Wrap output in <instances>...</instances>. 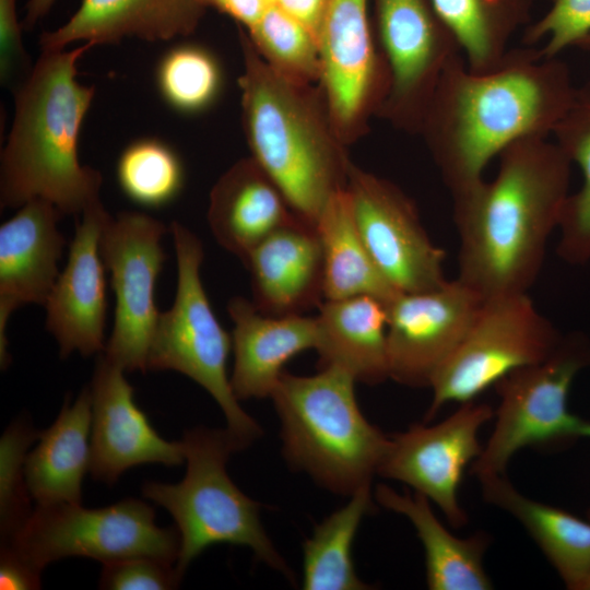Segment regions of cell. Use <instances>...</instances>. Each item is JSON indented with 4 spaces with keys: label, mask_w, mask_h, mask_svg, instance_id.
<instances>
[{
    "label": "cell",
    "mask_w": 590,
    "mask_h": 590,
    "mask_svg": "<svg viewBox=\"0 0 590 590\" xmlns=\"http://www.w3.org/2000/svg\"><path fill=\"white\" fill-rule=\"evenodd\" d=\"M376 502L406 517L413 524L425 553L426 583L432 590H488L493 583L483 565L489 545L487 533L461 539L453 535L434 515L429 499L414 492L400 494L378 484Z\"/></svg>",
    "instance_id": "obj_26"
},
{
    "label": "cell",
    "mask_w": 590,
    "mask_h": 590,
    "mask_svg": "<svg viewBox=\"0 0 590 590\" xmlns=\"http://www.w3.org/2000/svg\"><path fill=\"white\" fill-rule=\"evenodd\" d=\"M164 101L178 111L193 114L208 108L222 85L219 62L206 49L182 44L169 49L156 69Z\"/></svg>",
    "instance_id": "obj_33"
},
{
    "label": "cell",
    "mask_w": 590,
    "mask_h": 590,
    "mask_svg": "<svg viewBox=\"0 0 590 590\" xmlns=\"http://www.w3.org/2000/svg\"><path fill=\"white\" fill-rule=\"evenodd\" d=\"M374 507L371 487L367 484L315 528L303 545V589H371L355 573L352 544L362 519Z\"/></svg>",
    "instance_id": "obj_30"
},
{
    "label": "cell",
    "mask_w": 590,
    "mask_h": 590,
    "mask_svg": "<svg viewBox=\"0 0 590 590\" xmlns=\"http://www.w3.org/2000/svg\"><path fill=\"white\" fill-rule=\"evenodd\" d=\"M498 157L494 179L452 199L457 279L483 299L528 293L569 194L571 162L546 137L520 139Z\"/></svg>",
    "instance_id": "obj_2"
},
{
    "label": "cell",
    "mask_w": 590,
    "mask_h": 590,
    "mask_svg": "<svg viewBox=\"0 0 590 590\" xmlns=\"http://www.w3.org/2000/svg\"><path fill=\"white\" fill-rule=\"evenodd\" d=\"M430 1L474 72L489 71L504 61L515 34L531 23L533 8V0Z\"/></svg>",
    "instance_id": "obj_29"
},
{
    "label": "cell",
    "mask_w": 590,
    "mask_h": 590,
    "mask_svg": "<svg viewBox=\"0 0 590 590\" xmlns=\"http://www.w3.org/2000/svg\"><path fill=\"white\" fill-rule=\"evenodd\" d=\"M355 382L334 365L311 376L283 371L270 397L287 463L321 487L350 496L371 484L390 439L362 413Z\"/></svg>",
    "instance_id": "obj_5"
},
{
    "label": "cell",
    "mask_w": 590,
    "mask_h": 590,
    "mask_svg": "<svg viewBox=\"0 0 590 590\" xmlns=\"http://www.w3.org/2000/svg\"><path fill=\"white\" fill-rule=\"evenodd\" d=\"M116 173L126 197L149 209H158L175 200L185 181L177 153L152 138L130 143L118 158Z\"/></svg>",
    "instance_id": "obj_32"
},
{
    "label": "cell",
    "mask_w": 590,
    "mask_h": 590,
    "mask_svg": "<svg viewBox=\"0 0 590 590\" xmlns=\"http://www.w3.org/2000/svg\"><path fill=\"white\" fill-rule=\"evenodd\" d=\"M187 470L175 484L145 482L144 497L165 508L179 534L175 568L184 578L190 563L220 543L249 547L256 557L290 581L295 576L274 547L260 520V504L231 480L226 463L243 446L227 429L198 426L181 439Z\"/></svg>",
    "instance_id": "obj_6"
},
{
    "label": "cell",
    "mask_w": 590,
    "mask_h": 590,
    "mask_svg": "<svg viewBox=\"0 0 590 590\" xmlns=\"http://www.w3.org/2000/svg\"><path fill=\"white\" fill-rule=\"evenodd\" d=\"M76 223L68 261L45 304L46 327L59 345L61 358L105 351L107 292L101 234L108 212L101 199L90 204Z\"/></svg>",
    "instance_id": "obj_18"
},
{
    "label": "cell",
    "mask_w": 590,
    "mask_h": 590,
    "mask_svg": "<svg viewBox=\"0 0 590 590\" xmlns=\"http://www.w3.org/2000/svg\"><path fill=\"white\" fill-rule=\"evenodd\" d=\"M91 43L73 49L42 50L14 92V118L1 154L2 208H21L33 199L59 212L80 215L99 200L102 175L79 161L83 120L94 87L81 84L76 62Z\"/></svg>",
    "instance_id": "obj_3"
},
{
    "label": "cell",
    "mask_w": 590,
    "mask_h": 590,
    "mask_svg": "<svg viewBox=\"0 0 590 590\" xmlns=\"http://www.w3.org/2000/svg\"><path fill=\"white\" fill-rule=\"evenodd\" d=\"M579 47L590 48V35L580 44Z\"/></svg>",
    "instance_id": "obj_43"
},
{
    "label": "cell",
    "mask_w": 590,
    "mask_h": 590,
    "mask_svg": "<svg viewBox=\"0 0 590 590\" xmlns=\"http://www.w3.org/2000/svg\"><path fill=\"white\" fill-rule=\"evenodd\" d=\"M201 2L205 8L212 7L247 28L255 25L270 5L267 0H201Z\"/></svg>",
    "instance_id": "obj_41"
},
{
    "label": "cell",
    "mask_w": 590,
    "mask_h": 590,
    "mask_svg": "<svg viewBox=\"0 0 590 590\" xmlns=\"http://www.w3.org/2000/svg\"><path fill=\"white\" fill-rule=\"evenodd\" d=\"M248 31L256 50L286 78L303 83L320 74L315 36L276 4H270Z\"/></svg>",
    "instance_id": "obj_34"
},
{
    "label": "cell",
    "mask_w": 590,
    "mask_h": 590,
    "mask_svg": "<svg viewBox=\"0 0 590 590\" xmlns=\"http://www.w3.org/2000/svg\"><path fill=\"white\" fill-rule=\"evenodd\" d=\"M479 480L483 498L523 526L566 587L583 590L590 577V523L524 496L505 474Z\"/></svg>",
    "instance_id": "obj_27"
},
{
    "label": "cell",
    "mask_w": 590,
    "mask_h": 590,
    "mask_svg": "<svg viewBox=\"0 0 590 590\" xmlns=\"http://www.w3.org/2000/svg\"><path fill=\"white\" fill-rule=\"evenodd\" d=\"M589 35L590 0H552L551 9L524 28L522 43L532 47L547 38L540 54L555 58L567 47L580 46Z\"/></svg>",
    "instance_id": "obj_36"
},
{
    "label": "cell",
    "mask_w": 590,
    "mask_h": 590,
    "mask_svg": "<svg viewBox=\"0 0 590 590\" xmlns=\"http://www.w3.org/2000/svg\"><path fill=\"white\" fill-rule=\"evenodd\" d=\"M167 228L141 213L106 219L101 253L115 293V318L104 356L126 371L148 370V356L160 311L155 287L165 261L162 238Z\"/></svg>",
    "instance_id": "obj_11"
},
{
    "label": "cell",
    "mask_w": 590,
    "mask_h": 590,
    "mask_svg": "<svg viewBox=\"0 0 590 590\" xmlns=\"http://www.w3.org/2000/svg\"><path fill=\"white\" fill-rule=\"evenodd\" d=\"M56 0H28L26 3L25 16L22 21L24 30H32L37 22L44 17Z\"/></svg>",
    "instance_id": "obj_42"
},
{
    "label": "cell",
    "mask_w": 590,
    "mask_h": 590,
    "mask_svg": "<svg viewBox=\"0 0 590 590\" xmlns=\"http://www.w3.org/2000/svg\"><path fill=\"white\" fill-rule=\"evenodd\" d=\"M169 231L177 262L176 295L173 306L160 314L148 370H176L200 385L220 405L226 429L245 449L262 430L239 405L227 375L232 335L217 320L201 281L202 243L179 222H173Z\"/></svg>",
    "instance_id": "obj_7"
},
{
    "label": "cell",
    "mask_w": 590,
    "mask_h": 590,
    "mask_svg": "<svg viewBox=\"0 0 590 590\" xmlns=\"http://www.w3.org/2000/svg\"><path fill=\"white\" fill-rule=\"evenodd\" d=\"M40 570L35 568L14 550L1 545L0 550V589L36 590L40 589Z\"/></svg>",
    "instance_id": "obj_39"
},
{
    "label": "cell",
    "mask_w": 590,
    "mask_h": 590,
    "mask_svg": "<svg viewBox=\"0 0 590 590\" xmlns=\"http://www.w3.org/2000/svg\"><path fill=\"white\" fill-rule=\"evenodd\" d=\"M227 309L234 323L231 384L238 400L271 397L284 365L318 346L316 316H269L240 296L233 297Z\"/></svg>",
    "instance_id": "obj_21"
},
{
    "label": "cell",
    "mask_w": 590,
    "mask_h": 590,
    "mask_svg": "<svg viewBox=\"0 0 590 590\" xmlns=\"http://www.w3.org/2000/svg\"><path fill=\"white\" fill-rule=\"evenodd\" d=\"M8 545L38 570L72 556L108 563L146 556L176 564L179 534L161 528L154 509L135 498L101 508L81 504L36 506Z\"/></svg>",
    "instance_id": "obj_9"
},
{
    "label": "cell",
    "mask_w": 590,
    "mask_h": 590,
    "mask_svg": "<svg viewBox=\"0 0 590 590\" xmlns=\"http://www.w3.org/2000/svg\"><path fill=\"white\" fill-rule=\"evenodd\" d=\"M494 417L491 405L461 403L441 422L415 424L390 436L377 474L408 484L433 502L455 528L468 522L458 489L464 469L481 455V427Z\"/></svg>",
    "instance_id": "obj_14"
},
{
    "label": "cell",
    "mask_w": 590,
    "mask_h": 590,
    "mask_svg": "<svg viewBox=\"0 0 590 590\" xmlns=\"http://www.w3.org/2000/svg\"><path fill=\"white\" fill-rule=\"evenodd\" d=\"M240 43L243 122L252 158L292 211L315 226L331 196L346 185L350 163L302 83L272 68L244 33Z\"/></svg>",
    "instance_id": "obj_4"
},
{
    "label": "cell",
    "mask_w": 590,
    "mask_h": 590,
    "mask_svg": "<svg viewBox=\"0 0 590 590\" xmlns=\"http://www.w3.org/2000/svg\"><path fill=\"white\" fill-rule=\"evenodd\" d=\"M329 0H276L274 4L303 24L318 39Z\"/></svg>",
    "instance_id": "obj_40"
},
{
    "label": "cell",
    "mask_w": 590,
    "mask_h": 590,
    "mask_svg": "<svg viewBox=\"0 0 590 590\" xmlns=\"http://www.w3.org/2000/svg\"><path fill=\"white\" fill-rule=\"evenodd\" d=\"M552 134L582 174L580 189L568 194L564 203L556 251L570 264H583L590 260V80L576 87L569 108Z\"/></svg>",
    "instance_id": "obj_31"
},
{
    "label": "cell",
    "mask_w": 590,
    "mask_h": 590,
    "mask_svg": "<svg viewBox=\"0 0 590 590\" xmlns=\"http://www.w3.org/2000/svg\"><path fill=\"white\" fill-rule=\"evenodd\" d=\"M92 404L90 387L73 402L66 399L55 422L39 430L28 451L26 483L36 506L81 504L82 484L91 465Z\"/></svg>",
    "instance_id": "obj_24"
},
{
    "label": "cell",
    "mask_w": 590,
    "mask_h": 590,
    "mask_svg": "<svg viewBox=\"0 0 590 590\" xmlns=\"http://www.w3.org/2000/svg\"><path fill=\"white\" fill-rule=\"evenodd\" d=\"M376 25L389 73L384 103L396 123L421 130L425 113L461 46L430 0H375Z\"/></svg>",
    "instance_id": "obj_12"
},
{
    "label": "cell",
    "mask_w": 590,
    "mask_h": 590,
    "mask_svg": "<svg viewBox=\"0 0 590 590\" xmlns=\"http://www.w3.org/2000/svg\"><path fill=\"white\" fill-rule=\"evenodd\" d=\"M205 11L201 0H82L60 27L40 35V50L63 49L74 42L93 46L125 37L169 40L190 35Z\"/></svg>",
    "instance_id": "obj_22"
},
{
    "label": "cell",
    "mask_w": 590,
    "mask_h": 590,
    "mask_svg": "<svg viewBox=\"0 0 590 590\" xmlns=\"http://www.w3.org/2000/svg\"><path fill=\"white\" fill-rule=\"evenodd\" d=\"M22 28L16 0H0V80L3 86L13 91L33 68L22 43Z\"/></svg>",
    "instance_id": "obj_38"
},
{
    "label": "cell",
    "mask_w": 590,
    "mask_h": 590,
    "mask_svg": "<svg viewBox=\"0 0 590 590\" xmlns=\"http://www.w3.org/2000/svg\"><path fill=\"white\" fill-rule=\"evenodd\" d=\"M346 189L362 240L382 276L399 293L444 285L446 252L424 228L413 201L396 185L349 165Z\"/></svg>",
    "instance_id": "obj_13"
},
{
    "label": "cell",
    "mask_w": 590,
    "mask_h": 590,
    "mask_svg": "<svg viewBox=\"0 0 590 590\" xmlns=\"http://www.w3.org/2000/svg\"><path fill=\"white\" fill-rule=\"evenodd\" d=\"M253 305L275 317L305 315L324 300L323 263L315 226L296 219L246 258Z\"/></svg>",
    "instance_id": "obj_20"
},
{
    "label": "cell",
    "mask_w": 590,
    "mask_h": 590,
    "mask_svg": "<svg viewBox=\"0 0 590 590\" xmlns=\"http://www.w3.org/2000/svg\"><path fill=\"white\" fill-rule=\"evenodd\" d=\"M181 579L175 564L138 556L104 563L99 588L106 590H169L178 588Z\"/></svg>",
    "instance_id": "obj_37"
},
{
    "label": "cell",
    "mask_w": 590,
    "mask_h": 590,
    "mask_svg": "<svg viewBox=\"0 0 590 590\" xmlns=\"http://www.w3.org/2000/svg\"><path fill=\"white\" fill-rule=\"evenodd\" d=\"M583 590H590V577L589 579L587 580L585 587H583Z\"/></svg>",
    "instance_id": "obj_44"
},
{
    "label": "cell",
    "mask_w": 590,
    "mask_h": 590,
    "mask_svg": "<svg viewBox=\"0 0 590 590\" xmlns=\"http://www.w3.org/2000/svg\"><path fill=\"white\" fill-rule=\"evenodd\" d=\"M318 310L320 368L342 367L369 386L390 379L387 304L361 295L324 299Z\"/></svg>",
    "instance_id": "obj_25"
},
{
    "label": "cell",
    "mask_w": 590,
    "mask_h": 590,
    "mask_svg": "<svg viewBox=\"0 0 590 590\" xmlns=\"http://www.w3.org/2000/svg\"><path fill=\"white\" fill-rule=\"evenodd\" d=\"M562 338L528 293L484 299L467 334L432 380L425 422L445 404L473 401L511 371L546 359Z\"/></svg>",
    "instance_id": "obj_10"
},
{
    "label": "cell",
    "mask_w": 590,
    "mask_h": 590,
    "mask_svg": "<svg viewBox=\"0 0 590 590\" xmlns=\"http://www.w3.org/2000/svg\"><path fill=\"white\" fill-rule=\"evenodd\" d=\"M125 373L101 353L90 386V473L108 485L137 465L175 467L185 462L182 441H168L157 434L137 405Z\"/></svg>",
    "instance_id": "obj_16"
},
{
    "label": "cell",
    "mask_w": 590,
    "mask_h": 590,
    "mask_svg": "<svg viewBox=\"0 0 590 590\" xmlns=\"http://www.w3.org/2000/svg\"><path fill=\"white\" fill-rule=\"evenodd\" d=\"M589 518H590V514H589Z\"/></svg>",
    "instance_id": "obj_46"
},
{
    "label": "cell",
    "mask_w": 590,
    "mask_h": 590,
    "mask_svg": "<svg viewBox=\"0 0 590 590\" xmlns=\"http://www.w3.org/2000/svg\"><path fill=\"white\" fill-rule=\"evenodd\" d=\"M368 0H329L318 34L320 76L331 119L340 129L358 122L389 90L386 63L376 54Z\"/></svg>",
    "instance_id": "obj_17"
},
{
    "label": "cell",
    "mask_w": 590,
    "mask_h": 590,
    "mask_svg": "<svg viewBox=\"0 0 590 590\" xmlns=\"http://www.w3.org/2000/svg\"><path fill=\"white\" fill-rule=\"evenodd\" d=\"M37 430L30 418L11 422L0 438V535L9 541L31 516L33 499L26 483L25 462Z\"/></svg>",
    "instance_id": "obj_35"
},
{
    "label": "cell",
    "mask_w": 590,
    "mask_h": 590,
    "mask_svg": "<svg viewBox=\"0 0 590 590\" xmlns=\"http://www.w3.org/2000/svg\"><path fill=\"white\" fill-rule=\"evenodd\" d=\"M299 219L253 158L234 164L214 185L208 222L216 241L243 262L267 237Z\"/></svg>",
    "instance_id": "obj_23"
},
{
    "label": "cell",
    "mask_w": 590,
    "mask_h": 590,
    "mask_svg": "<svg viewBox=\"0 0 590 590\" xmlns=\"http://www.w3.org/2000/svg\"><path fill=\"white\" fill-rule=\"evenodd\" d=\"M270 4H274L276 0H267Z\"/></svg>",
    "instance_id": "obj_45"
},
{
    "label": "cell",
    "mask_w": 590,
    "mask_h": 590,
    "mask_svg": "<svg viewBox=\"0 0 590 590\" xmlns=\"http://www.w3.org/2000/svg\"><path fill=\"white\" fill-rule=\"evenodd\" d=\"M575 92L568 66L533 47L511 48L485 72L470 70L464 56L455 59L420 130L451 198L482 182L487 164L511 143L552 134Z\"/></svg>",
    "instance_id": "obj_1"
},
{
    "label": "cell",
    "mask_w": 590,
    "mask_h": 590,
    "mask_svg": "<svg viewBox=\"0 0 590 590\" xmlns=\"http://www.w3.org/2000/svg\"><path fill=\"white\" fill-rule=\"evenodd\" d=\"M589 365L590 340L573 332L562 338L546 359L497 381L495 424L472 463V474L477 479L505 474L514 455L526 447L556 448L590 438V422L570 413L567 406L574 378Z\"/></svg>",
    "instance_id": "obj_8"
},
{
    "label": "cell",
    "mask_w": 590,
    "mask_h": 590,
    "mask_svg": "<svg viewBox=\"0 0 590 590\" xmlns=\"http://www.w3.org/2000/svg\"><path fill=\"white\" fill-rule=\"evenodd\" d=\"M62 216L49 201L33 199L0 226V364L7 368V324L21 305H44L59 275Z\"/></svg>",
    "instance_id": "obj_19"
},
{
    "label": "cell",
    "mask_w": 590,
    "mask_h": 590,
    "mask_svg": "<svg viewBox=\"0 0 590 590\" xmlns=\"http://www.w3.org/2000/svg\"><path fill=\"white\" fill-rule=\"evenodd\" d=\"M483 298L458 279L440 287L400 293L387 304L390 379L430 387L471 327Z\"/></svg>",
    "instance_id": "obj_15"
},
{
    "label": "cell",
    "mask_w": 590,
    "mask_h": 590,
    "mask_svg": "<svg viewBox=\"0 0 590 590\" xmlns=\"http://www.w3.org/2000/svg\"><path fill=\"white\" fill-rule=\"evenodd\" d=\"M315 228L322 250L324 299L366 295L388 304L400 294L379 272L362 240L346 185L331 196Z\"/></svg>",
    "instance_id": "obj_28"
}]
</instances>
